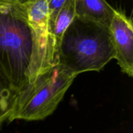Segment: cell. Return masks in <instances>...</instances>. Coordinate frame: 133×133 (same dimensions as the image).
<instances>
[{
    "label": "cell",
    "mask_w": 133,
    "mask_h": 133,
    "mask_svg": "<svg viewBox=\"0 0 133 133\" xmlns=\"http://www.w3.org/2000/svg\"><path fill=\"white\" fill-rule=\"evenodd\" d=\"M31 52L24 2L0 3V77L16 94L28 83Z\"/></svg>",
    "instance_id": "6da1fadb"
},
{
    "label": "cell",
    "mask_w": 133,
    "mask_h": 133,
    "mask_svg": "<svg viewBox=\"0 0 133 133\" xmlns=\"http://www.w3.org/2000/svg\"><path fill=\"white\" fill-rule=\"evenodd\" d=\"M114 57L109 27L75 16L61 39L57 63L78 75L101 71Z\"/></svg>",
    "instance_id": "7a4b0ae2"
},
{
    "label": "cell",
    "mask_w": 133,
    "mask_h": 133,
    "mask_svg": "<svg viewBox=\"0 0 133 133\" xmlns=\"http://www.w3.org/2000/svg\"><path fill=\"white\" fill-rule=\"evenodd\" d=\"M77 75L57 63L17 94L10 122L39 121L51 115Z\"/></svg>",
    "instance_id": "3957f363"
},
{
    "label": "cell",
    "mask_w": 133,
    "mask_h": 133,
    "mask_svg": "<svg viewBox=\"0 0 133 133\" xmlns=\"http://www.w3.org/2000/svg\"><path fill=\"white\" fill-rule=\"evenodd\" d=\"M24 5L32 41V52L27 71L29 83L57 64V55L46 0H27Z\"/></svg>",
    "instance_id": "277c9868"
},
{
    "label": "cell",
    "mask_w": 133,
    "mask_h": 133,
    "mask_svg": "<svg viewBox=\"0 0 133 133\" xmlns=\"http://www.w3.org/2000/svg\"><path fill=\"white\" fill-rule=\"evenodd\" d=\"M115 51L114 59L121 71L130 77L133 75L132 21L122 11L116 9L109 26Z\"/></svg>",
    "instance_id": "5b68a950"
},
{
    "label": "cell",
    "mask_w": 133,
    "mask_h": 133,
    "mask_svg": "<svg viewBox=\"0 0 133 133\" xmlns=\"http://www.w3.org/2000/svg\"><path fill=\"white\" fill-rule=\"evenodd\" d=\"M75 16L109 27L116 9L106 0H75Z\"/></svg>",
    "instance_id": "8992f818"
},
{
    "label": "cell",
    "mask_w": 133,
    "mask_h": 133,
    "mask_svg": "<svg viewBox=\"0 0 133 133\" xmlns=\"http://www.w3.org/2000/svg\"><path fill=\"white\" fill-rule=\"evenodd\" d=\"M75 16V0H66L57 14L53 25V35L55 40L56 55L62 36Z\"/></svg>",
    "instance_id": "52a82bcc"
},
{
    "label": "cell",
    "mask_w": 133,
    "mask_h": 133,
    "mask_svg": "<svg viewBox=\"0 0 133 133\" xmlns=\"http://www.w3.org/2000/svg\"><path fill=\"white\" fill-rule=\"evenodd\" d=\"M16 96L0 77V127L10 116Z\"/></svg>",
    "instance_id": "ba28073f"
},
{
    "label": "cell",
    "mask_w": 133,
    "mask_h": 133,
    "mask_svg": "<svg viewBox=\"0 0 133 133\" xmlns=\"http://www.w3.org/2000/svg\"><path fill=\"white\" fill-rule=\"evenodd\" d=\"M65 1L66 0H46L49 13V25L52 33L56 17Z\"/></svg>",
    "instance_id": "9c48e42d"
},
{
    "label": "cell",
    "mask_w": 133,
    "mask_h": 133,
    "mask_svg": "<svg viewBox=\"0 0 133 133\" xmlns=\"http://www.w3.org/2000/svg\"><path fill=\"white\" fill-rule=\"evenodd\" d=\"M27 0H0V3H11V2H19L23 3Z\"/></svg>",
    "instance_id": "30bf717a"
}]
</instances>
